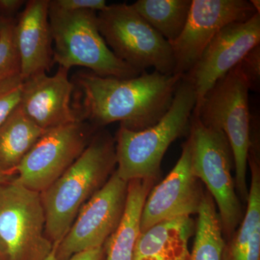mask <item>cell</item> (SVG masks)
<instances>
[{
	"label": "cell",
	"mask_w": 260,
	"mask_h": 260,
	"mask_svg": "<svg viewBox=\"0 0 260 260\" xmlns=\"http://www.w3.org/2000/svg\"><path fill=\"white\" fill-rule=\"evenodd\" d=\"M182 78L157 71L126 79L78 73L73 82L78 91L73 107L80 120L98 129L119 122L126 129L141 131L165 115Z\"/></svg>",
	"instance_id": "6da1fadb"
},
{
	"label": "cell",
	"mask_w": 260,
	"mask_h": 260,
	"mask_svg": "<svg viewBox=\"0 0 260 260\" xmlns=\"http://www.w3.org/2000/svg\"><path fill=\"white\" fill-rule=\"evenodd\" d=\"M116 167L115 139L99 130L69 169L40 193L45 234L53 244L62 240L82 207L105 185Z\"/></svg>",
	"instance_id": "7a4b0ae2"
},
{
	"label": "cell",
	"mask_w": 260,
	"mask_h": 260,
	"mask_svg": "<svg viewBox=\"0 0 260 260\" xmlns=\"http://www.w3.org/2000/svg\"><path fill=\"white\" fill-rule=\"evenodd\" d=\"M196 102L194 87L183 75L172 105L158 123L141 131L120 126L115 138L117 175L126 182L158 180L168 148L189 133Z\"/></svg>",
	"instance_id": "3957f363"
},
{
	"label": "cell",
	"mask_w": 260,
	"mask_h": 260,
	"mask_svg": "<svg viewBox=\"0 0 260 260\" xmlns=\"http://www.w3.org/2000/svg\"><path fill=\"white\" fill-rule=\"evenodd\" d=\"M96 12L64 11L49 5L53 61L70 70L83 67L101 77L135 78L142 73L114 55L99 31Z\"/></svg>",
	"instance_id": "277c9868"
},
{
	"label": "cell",
	"mask_w": 260,
	"mask_h": 260,
	"mask_svg": "<svg viewBox=\"0 0 260 260\" xmlns=\"http://www.w3.org/2000/svg\"><path fill=\"white\" fill-rule=\"evenodd\" d=\"M249 87L239 67L220 78L193 112L202 124L223 132L234 155L236 191L241 202H247L248 153L250 146Z\"/></svg>",
	"instance_id": "5b68a950"
},
{
	"label": "cell",
	"mask_w": 260,
	"mask_h": 260,
	"mask_svg": "<svg viewBox=\"0 0 260 260\" xmlns=\"http://www.w3.org/2000/svg\"><path fill=\"white\" fill-rule=\"evenodd\" d=\"M189 139L193 172L213 197L224 239L227 240L237 230L244 215L232 176L234 161L232 147L223 132L203 125L193 116Z\"/></svg>",
	"instance_id": "8992f818"
},
{
	"label": "cell",
	"mask_w": 260,
	"mask_h": 260,
	"mask_svg": "<svg viewBox=\"0 0 260 260\" xmlns=\"http://www.w3.org/2000/svg\"><path fill=\"white\" fill-rule=\"evenodd\" d=\"M97 18L99 31L116 57L140 73L153 68L162 74H175L170 43L131 5H108Z\"/></svg>",
	"instance_id": "52a82bcc"
},
{
	"label": "cell",
	"mask_w": 260,
	"mask_h": 260,
	"mask_svg": "<svg viewBox=\"0 0 260 260\" xmlns=\"http://www.w3.org/2000/svg\"><path fill=\"white\" fill-rule=\"evenodd\" d=\"M40 194L12 180L0 185V252L6 260H45L54 244L45 234Z\"/></svg>",
	"instance_id": "ba28073f"
},
{
	"label": "cell",
	"mask_w": 260,
	"mask_h": 260,
	"mask_svg": "<svg viewBox=\"0 0 260 260\" xmlns=\"http://www.w3.org/2000/svg\"><path fill=\"white\" fill-rule=\"evenodd\" d=\"M96 129L79 120L47 130L15 169L13 181L40 194L78 158Z\"/></svg>",
	"instance_id": "9c48e42d"
},
{
	"label": "cell",
	"mask_w": 260,
	"mask_h": 260,
	"mask_svg": "<svg viewBox=\"0 0 260 260\" xmlns=\"http://www.w3.org/2000/svg\"><path fill=\"white\" fill-rule=\"evenodd\" d=\"M127 191L128 182L114 171L105 185L82 207L58 244L56 259L68 260L78 253L104 246L122 219Z\"/></svg>",
	"instance_id": "30bf717a"
},
{
	"label": "cell",
	"mask_w": 260,
	"mask_h": 260,
	"mask_svg": "<svg viewBox=\"0 0 260 260\" xmlns=\"http://www.w3.org/2000/svg\"><path fill=\"white\" fill-rule=\"evenodd\" d=\"M256 13L247 0H191L184 30L170 42L175 74L189 73L208 44L224 27L245 21Z\"/></svg>",
	"instance_id": "8fae6325"
},
{
	"label": "cell",
	"mask_w": 260,
	"mask_h": 260,
	"mask_svg": "<svg viewBox=\"0 0 260 260\" xmlns=\"http://www.w3.org/2000/svg\"><path fill=\"white\" fill-rule=\"evenodd\" d=\"M259 43V13L245 21L229 24L217 34L194 66L184 75L192 84L196 93L194 109L215 83Z\"/></svg>",
	"instance_id": "7c38bea8"
},
{
	"label": "cell",
	"mask_w": 260,
	"mask_h": 260,
	"mask_svg": "<svg viewBox=\"0 0 260 260\" xmlns=\"http://www.w3.org/2000/svg\"><path fill=\"white\" fill-rule=\"evenodd\" d=\"M201 183L193 172L188 138L175 167L147 196L140 218V232L164 220L198 214L205 192Z\"/></svg>",
	"instance_id": "4fadbf2b"
},
{
	"label": "cell",
	"mask_w": 260,
	"mask_h": 260,
	"mask_svg": "<svg viewBox=\"0 0 260 260\" xmlns=\"http://www.w3.org/2000/svg\"><path fill=\"white\" fill-rule=\"evenodd\" d=\"M68 73L59 67L52 76L42 73L23 80L19 106L44 131L80 120L72 104L75 86Z\"/></svg>",
	"instance_id": "5bb4252c"
},
{
	"label": "cell",
	"mask_w": 260,
	"mask_h": 260,
	"mask_svg": "<svg viewBox=\"0 0 260 260\" xmlns=\"http://www.w3.org/2000/svg\"><path fill=\"white\" fill-rule=\"evenodd\" d=\"M49 8V0H29L16 18L15 44L23 80L49 71L54 64Z\"/></svg>",
	"instance_id": "9a60e30c"
},
{
	"label": "cell",
	"mask_w": 260,
	"mask_h": 260,
	"mask_svg": "<svg viewBox=\"0 0 260 260\" xmlns=\"http://www.w3.org/2000/svg\"><path fill=\"white\" fill-rule=\"evenodd\" d=\"M196 223L191 217L164 220L140 232L133 260H189L188 243Z\"/></svg>",
	"instance_id": "2e32d148"
},
{
	"label": "cell",
	"mask_w": 260,
	"mask_h": 260,
	"mask_svg": "<svg viewBox=\"0 0 260 260\" xmlns=\"http://www.w3.org/2000/svg\"><path fill=\"white\" fill-rule=\"evenodd\" d=\"M251 170L246 210L232 237L225 240L221 260H260V164L259 150L250 149Z\"/></svg>",
	"instance_id": "e0dca14e"
},
{
	"label": "cell",
	"mask_w": 260,
	"mask_h": 260,
	"mask_svg": "<svg viewBox=\"0 0 260 260\" xmlns=\"http://www.w3.org/2000/svg\"><path fill=\"white\" fill-rule=\"evenodd\" d=\"M155 183L140 179L128 182L125 210L119 226L104 244V260H133L135 243L140 233L142 210Z\"/></svg>",
	"instance_id": "ac0fdd59"
},
{
	"label": "cell",
	"mask_w": 260,
	"mask_h": 260,
	"mask_svg": "<svg viewBox=\"0 0 260 260\" xmlns=\"http://www.w3.org/2000/svg\"><path fill=\"white\" fill-rule=\"evenodd\" d=\"M46 131L18 106L0 125V171L15 175V169Z\"/></svg>",
	"instance_id": "d6986e66"
},
{
	"label": "cell",
	"mask_w": 260,
	"mask_h": 260,
	"mask_svg": "<svg viewBox=\"0 0 260 260\" xmlns=\"http://www.w3.org/2000/svg\"><path fill=\"white\" fill-rule=\"evenodd\" d=\"M195 239L189 260H221L225 239L216 205L205 190L198 213Z\"/></svg>",
	"instance_id": "ffe728a7"
},
{
	"label": "cell",
	"mask_w": 260,
	"mask_h": 260,
	"mask_svg": "<svg viewBox=\"0 0 260 260\" xmlns=\"http://www.w3.org/2000/svg\"><path fill=\"white\" fill-rule=\"evenodd\" d=\"M191 0H138L133 8L169 43L184 30Z\"/></svg>",
	"instance_id": "44dd1931"
},
{
	"label": "cell",
	"mask_w": 260,
	"mask_h": 260,
	"mask_svg": "<svg viewBox=\"0 0 260 260\" xmlns=\"http://www.w3.org/2000/svg\"><path fill=\"white\" fill-rule=\"evenodd\" d=\"M16 18L0 17V82L20 74V59L15 39Z\"/></svg>",
	"instance_id": "7402d4cb"
},
{
	"label": "cell",
	"mask_w": 260,
	"mask_h": 260,
	"mask_svg": "<svg viewBox=\"0 0 260 260\" xmlns=\"http://www.w3.org/2000/svg\"><path fill=\"white\" fill-rule=\"evenodd\" d=\"M23 85L20 74L0 82V125L20 104Z\"/></svg>",
	"instance_id": "603a6c76"
},
{
	"label": "cell",
	"mask_w": 260,
	"mask_h": 260,
	"mask_svg": "<svg viewBox=\"0 0 260 260\" xmlns=\"http://www.w3.org/2000/svg\"><path fill=\"white\" fill-rule=\"evenodd\" d=\"M238 67L247 82L249 90L257 91L260 84V45L251 49Z\"/></svg>",
	"instance_id": "cb8c5ba5"
},
{
	"label": "cell",
	"mask_w": 260,
	"mask_h": 260,
	"mask_svg": "<svg viewBox=\"0 0 260 260\" xmlns=\"http://www.w3.org/2000/svg\"><path fill=\"white\" fill-rule=\"evenodd\" d=\"M49 5L64 11L92 10L96 13L103 11L108 6L105 0H49Z\"/></svg>",
	"instance_id": "d4e9b609"
},
{
	"label": "cell",
	"mask_w": 260,
	"mask_h": 260,
	"mask_svg": "<svg viewBox=\"0 0 260 260\" xmlns=\"http://www.w3.org/2000/svg\"><path fill=\"white\" fill-rule=\"evenodd\" d=\"M25 3L26 1L24 0H0V17L15 18L14 15Z\"/></svg>",
	"instance_id": "484cf974"
},
{
	"label": "cell",
	"mask_w": 260,
	"mask_h": 260,
	"mask_svg": "<svg viewBox=\"0 0 260 260\" xmlns=\"http://www.w3.org/2000/svg\"><path fill=\"white\" fill-rule=\"evenodd\" d=\"M105 259V250L104 246L95 249L82 251L78 253L68 260H104Z\"/></svg>",
	"instance_id": "4316f807"
},
{
	"label": "cell",
	"mask_w": 260,
	"mask_h": 260,
	"mask_svg": "<svg viewBox=\"0 0 260 260\" xmlns=\"http://www.w3.org/2000/svg\"><path fill=\"white\" fill-rule=\"evenodd\" d=\"M15 177V175H13V174H8V173L0 171V185L13 180Z\"/></svg>",
	"instance_id": "83f0119b"
},
{
	"label": "cell",
	"mask_w": 260,
	"mask_h": 260,
	"mask_svg": "<svg viewBox=\"0 0 260 260\" xmlns=\"http://www.w3.org/2000/svg\"><path fill=\"white\" fill-rule=\"evenodd\" d=\"M59 243H55L53 246L52 250H51L50 254L48 255L45 260H57L56 259V248Z\"/></svg>",
	"instance_id": "f1b7e54d"
},
{
	"label": "cell",
	"mask_w": 260,
	"mask_h": 260,
	"mask_svg": "<svg viewBox=\"0 0 260 260\" xmlns=\"http://www.w3.org/2000/svg\"><path fill=\"white\" fill-rule=\"evenodd\" d=\"M251 4L252 5L253 8L256 10V13H259L260 12V1L259 0H251Z\"/></svg>",
	"instance_id": "f546056e"
},
{
	"label": "cell",
	"mask_w": 260,
	"mask_h": 260,
	"mask_svg": "<svg viewBox=\"0 0 260 260\" xmlns=\"http://www.w3.org/2000/svg\"><path fill=\"white\" fill-rule=\"evenodd\" d=\"M0 260H6L5 259V256L2 254L1 252H0Z\"/></svg>",
	"instance_id": "4dcf8cb0"
}]
</instances>
